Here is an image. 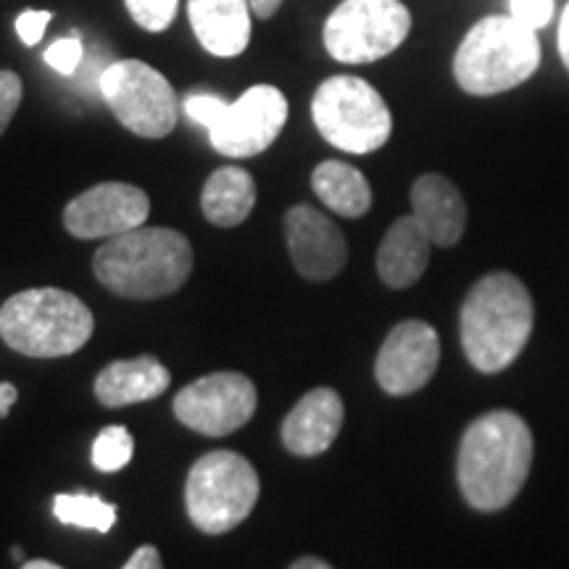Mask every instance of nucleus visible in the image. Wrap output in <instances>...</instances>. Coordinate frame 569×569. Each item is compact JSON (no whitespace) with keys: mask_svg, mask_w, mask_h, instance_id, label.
I'll return each mask as SVG.
<instances>
[{"mask_svg":"<svg viewBox=\"0 0 569 569\" xmlns=\"http://www.w3.org/2000/svg\"><path fill=\"white\" fill-rule=\"evenodd\" d=\"M259 475L234 451H209L196 461L184 482L190 522L206 536H224L243 525L259 501Z\"/></svg>","mask_w":569,"mask_h":569,"instance_id":"7","label":"nucleus"},{"mask_svg":"<svg viewBox=\"0 0 569 569\" xmlns=\"http://www.w3.org/2000/svg\"><path fill=\"white\" fill-rule=\"evenodd\" d=\"M259 393L240 372H213L198 377L174 398V417L193 432L222 438L251 422Z\"/></svg>","mask_w":569,"mask_h":569,"instance_id":"11","label":"nucleus"},{"mask_svg":"<svg viewBox=\"0 0 569 569\" xmlns=\"http://www.w3.org/2000/svg\"><path fill=\"white\" fill-rule=\"evenodd\" d=\"M343 417L346 407L343 398L338 396V390H309V393L288 411V417L282 419V446L288 448V453H293V457H319V453H325L327 448L338 440L340 427H343Z\"/></svg>","mask_w":569,"mask_h":569,"instance_id":"15","label":"nucleus"},{"mask_svg":"<svg viewBox=\"0 0 569 569\" xmlns=\"http://www.w3.org/2000/svg\"><path fill=\"white\" fill-rule=\"evenodd\" d=\"M24 569H61V565H56V561H48V559H30L21 565Z\"/></svg>","mask_w":569,"mask_h":569,"instance_id":"34","label":"nucleus"},{"mask_svg":"<svg viewBox=\"0 0 569 569\" xmlns=\"http://www.w3.org/2000/svg\"><path fill=\"white\" fill-rule=\"evenodd\" d=\"M311 117L322 138L346 153H375L393 132V113L372 84L353 74H336L311 98Z\"/></svg>","mask_w":569,"mask_h":569,"instance_id":"8","label":"nucleus"},{"mask_svg":"<svg viewBox=\"0 0 569 569\" xmlns=\"http://www.w3.org/2000/svg\"><path fill=\"white\" fill-rule=\"evenodd\" d=\"M559 53L569 71V3H567V9L561 11V21H559Z\"/></svg>","mask_w":569,"mask_h":569,"instance_id":"30","label":"nucleus"},{"mask_svg":"<svg viewBox=\"0 0 569 569\" xmlns=\"http://www.w3.org/2000/svg\"><path fill=\"white\" fill-rule=\"evenodd\" d=\"M132 453H134V440L127 427L122 425L103 427V430L98 432L96 443H92V467L106 475L119 472V469L130 465Z\"/></svg>","mask_w":569,"mask_h":569,"instance_id":"23","label":"nucleus"},{"mask_svg":"<svg viewBox=\"0 0 569 569\" xmlns=\"http://www.w3.org/2000/svg\"><path fill=\"white\" fill-rule=\"evenodd\" d=\"M536 325L532 296L511 272H490L472 284L459 315V336L467 361L482 375L515 365Z\"/></svg>","mask_w":569,"mask_h":569,"instance_id":"2","label":"nucleus"},{"mask_svg":"<svg viewBox=\"0 0 569 569\" xmlns=\"http://www.w3.org/2000/svg\"><path fill=\"white\" fill-rule=\"evenodd\" d=\"M21 96H24V84H21L19 74L0 69V134L9 130L13 113L19 111Z\"/></svg>","mask_w":569,"mask_h":569,"instance_id":"26","label":"nucleus"},{"mask_svg":"<svg viewBox=\"0 0 569 569\" xmlns=\"http://www.w3.org/2000/svg\"><path fill=\"white\" fill-rule=\"evenodd\" d=\"M53 13L51 11H24L19 13L17 19V34L19 40L24 42V46H38V42L42 40V34H46L48 24H51Z\"/></svg>","mask_w":569,"mask_h":569,"instance_id":"28","label":"nucleus"},{"mask_svg":"<svg viewBox=\"0 0 569 569\" xmlns=\"http://www.w3.org/2000/svg\"><path fill=\"white\" fill-rule=\"evenodd\" d=\"M196 38L211 56L234 59L251 42V0H188Z\"/></svg>","mask_w":569,"mask_h":569,"instance_id":"17","label":"nucleus"},{"mask_svg":"<svg viewBox=\"0 0 569 569\" xmlns=\"http://www.w3.org/2000/svg\"><path fill=\"white\" fill-rule=\"evenodd\" d=\"M540 67L536 30L515 17H486L469 27L453 53V77L469 96L488 98L528 82Z\"/></svg>","mask_w":569,"mask_h":569,"instance_id":"4","label":"nucleus"},{"mask_svg":"<svg viewBox=\"0 0 569 569\" xmlns=\"http://www.w3.org/2000/svg\"><path fill=\"white\" fill-rule=\"evenodd\" d=\"M98 282L122 298L172 296L193 272L190 240L169 227H134L109 238L92 256Z\"/></svg>","mask_w":569,"mask_h":569,"instance_id":"3","label":"nucleus"},{"mask_svg":"<svg viewBox=\"0 0 569 569\" xmlns=\"http://www.w3.org/2000/svg\"><path fill=\"white\" fill-rule=\"evenodd\" d=\"M532 453L530 427L515 411L496 409L475 419L461 436L457 457L465 501L482 515L507 509L530 478Z\"/></svg>","mask_w":569,"mask_h":569,"instance_id":"1","label":"nucleus"},{"mask_svg":"<svg viewBox=\"0 0 569 569\" xmlns=\"http://www.w3.org/2000/svg\"><path fill=\"white\" fill-rule=\"evenodd\" d=\"M430 251L432 240L427 238L415 213L398 217L382 234V243L377 248V274L393 290L411 288L430 264Z\"/></svg>","mask_w":569,"mask_h":569,"instance_id":"18","label":"nucleus"},{"mask_svg":"<svg viewBox=\"0 0 569 569\" xmlns=\"http://www.w3.org/2000/svg\"><path fill=\"white\" fill-rule=\"evenodd\" d=\"M132 21L146 32H163L172 27L180 0H124Z\"/></svg>","mask_w":569,"mask_h":569,"instance_id":"24","label":"nucleus"},{"mask_svg":"<svg viewBox=\"0 0 569 569\" xmlns=\"http://www.w3.org/2000/svg\"><path fill=\"white\" fill-rule=\"evenodd\" d=\"M98 90L119 124L140 138H167L177 127L180 117L177 92L167 77L146 61L124 59L106 67Z\"/></svg>","mask_w":569,"mask_h":569,"instance_id":"9","label":"nucleus"},{"mask_svg":"<svg viewBox=\"0 0 569 569\" xmlns=\"http://www.w3.org/2000/svg\"><path fill=\"white\" fill-rule=\"evenodd\" d=\"M17 398H19L17 386H11V382H0V419L9 417V409L17 403Z\"/></svg>","mask_w":569,"mask_h":569,"instance_id":"31","label":"nucleus"},{"mask_svg":"<svg viewBox=\"0 0 569 569\" xmlns=\"http://www.w3.org/2000/svg\"><path fill=\"white\" fill-rule=\"evenodd\" d=\"M172 382L169 369L153 356L111 361L96 377V398L109 409L132 407V403L153 401Z\"/></svg>","mask_w":569,"mask_h":569,"instance_id":"19","label":"nucleus"},{"mask_svg":"<svg viewBox=\"0 0 569 569\" xmlns=\"http://www.w3.org/2000/svg\"><path fill=\"white\" fill-rule=\"evenodd\" d=\"M440 365V338L422 319L398 322L375 359V380L388 396H411L432 380Z\"/></svg>","mask_w":569,"mask_h":569,"instance_id":"12","label":"nucleus"},{"mask_svg":"<svg viewBox=\"0 0 569 569\" xmlns=\"http://www.w3.org/2000/svg\"><path fill=\"white\" fill-rule=\"evenodd\" d=\"M53 515L63 525L96 532H109L117 522V507L92 493H59L53 498Z\"/></svg>","mask_w":569,"mask_h":569,"instance_id":"22","label":"nucleus"},{"mask_svg":"<svg viewBox=\"0 0 569 569\" xmlns=\"http://www.w3.org/2000/svg\"><path fill=\"white\" fill-rule=\"evenodd\" d=\"M290 567L293 569H330V561L317 559V557H303V559H296Z\"/></svg>","mask_w":569,"mask_h":569,"instance_id":"33","label":"nucleus"},{"mask_svg":"<svg viewBox=\"0 0 569 569\" xmlns=\"http://www.w3.org/2000/svg\"><path fill=\"white\" fill-rule=\"evenodd\" d=\"M509 13L530 30H540L553 17V0H509Z\"/></svg>","mask_w":569,"mask_h":569,"instance_id":"27","label":"nucleus"},{"mask_svg":"<svg viewBox=\"0 0 569 569\" xmlns=\"http://www.w3.org/2000/svg\"><path fill=\"white\" fill-rule=\"evenodd\" d=\"M161 565V553L156 551L153 546H140V549L124 561V569H159Z\"/></svg>","mask_w":569,"mask_h":569,"instance_id":"29","label":"nucleus"},{"mask_svg":"<svg viewBox=\"0 0 569 569\" xmlns=\"http://www.w3.org/2000/svg\"><path fill=\"white\" fill-rule=\"evenodd\" d=\"M96 330L92 311L61 288H32L0 306V338L21 356L59 359L88 343Z\"/></svg>","mask_w":569,"mask_h":569,"instance_id":"5","label":"nucleus"},{"mask_svg":"<svg viewBox=\"0 0 569 569\" xmlns=\"http://www.w3.org/2000/svg\"><path fill=\"white\" fill-rule=\"evenodd\" d=\"M311 188L338 217L359 219L372 209V188L359 169L346 161H322L311 174Z\"/></svg>","mask_w":569,"mask_h":569,"instance_id":"21","label":"nucleus"},{"mask_svg":"<svg viewBox=\"0 0 569 569\" xmlns=\"http://www.w3.org/2000/svg\"><path fill=\"white\" fill-rule=\"evenodd\" d=\"M256 206L253 177L240 167L217 169L203 184L201 211L213 227H238Z\"/></svg>","mask_w":569,"mask_h":569,"instance_id":"20","label":"nucleus"},{"mask_svg":"<svg viewBox=\"0 0 569 569\" xmlns=\"http://www.w3.org/2000/svg\"><path fill=\"white\" fill-rule=\"evenodd\" d=\"M151 213V201L127 182H101L71 198L63 209V227L80 240H109L130 232Z\"/></svg>","mask_w":569,"mask_h":569,"instance_id":"13","label":"nucleus"},{"mask_svg":"<svg viewBox=\"0 0 569 569\" xmlns=\"http://www.w3.org/2000/svg\"><path fill=\"white\" fill-rule=\"evenodd\" d=\"M284 240L293 267L303 280L325 282L343 272L348 243L336 222L311 206H293L284 217Z\"/></svg>","mask_w":569,"mask_h":569,"instance_id":"14","label":"nucleus"},{"mask_svg":"<svg viewBox=\"0 0 569 569\" xmlns=\"http://www.w3.org/2000/svg\"><path fill=\"white\" fill-rule=\"evenodd\" d=\"M282 0H251V11L259 19H272Z\"/></svg>","mask_w":569,"mask_h":569,"instance_id":"32","label":"nucleus"},{"mask_svg":"<svg viewBox=\"0 0 569 569\" xmlns=\"http://www.w3.org/2000/svg\"><path fill=\"white\" fill-rule=\"evenodd\" d=\"M82 56H84V48H82V40L80 38H61L56 40L51 48L46 51V63L51 69L59 71V74H74L77 67L82 63Z\"/></svg>","mask_w":569,"mask_h":569,"instance_id":"25","label":"nucleus"},{"mask_svg":"<svg viewBox=\"0 0 569 569\" xmlns=\"http://www.w3.org/2000/svg\"><path fill=\"white\" fill-rule=\"evenodd\" d=\"M411 13L401 0H343L325 21V48L340 63H372L403 46Z\"/></svg>","mask_w":569,"mask_h":569,"instance_id":"10","label":"nucleus"},{"mask_svg":"<svg viewBox=\"0 0 569 569\" xmlns=\"http://www.w3.org/2000/svg\"><path fill=\"white\" fill-rule=\"evenodd\" d=\"M411 213L432 246L453 248L465 238L467 203L459 188L443 174H422L411 184Z\"/></svg>","mask_w":569,"mask_h":569,"instance_id":"16","label":"nucleus"},{"mask_svg":"<svg viewBox=\"0 0 569 569\" xmlns=\"http://www.w3.org/2000/svg\"><path fill=\"white\" fill-rule=\"evenodd\" d=\"M288 98L274 84H253L234 103L196 92L184 98V113L209 130L211 146L230 159L264 153L288 122Z\"/></svg>","mask_w":569,"mask_h":569,"instance_id":"6","label":"nucleus"}]
</instances>
